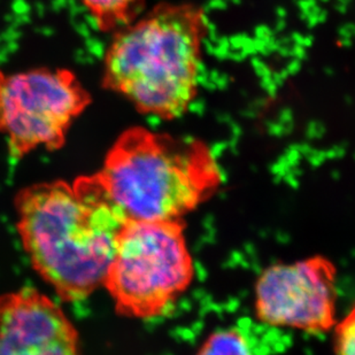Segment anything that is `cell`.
Wrapping results in <instances>:
<instances>
[{
	"instance_id": "obj_1",
	"label": "cell",
	"mask_w": 355,
	"mask_h": 355,
	"mask_svg": "<svg viewBox=\"0 0 355 355\" xmlns=\"http://www.w3.org/2000/svg\"><path fill=\"white\" fill-rule=\"evenodd\" d=\"M15 206L24 251L59 298L80 302L104 286L128 220L96 175L31 185Z\"/></svg>"
},
{
	"instance_id": "obj_2",
	"label": "cell",
	"mask_w": 355,
	"mask_h": 355,
	"mask_svg": "<svg viewBox=\"0 0 355 355\" xmlns=\"http://www.w3.org/2000/svg\"><path fill=\"white\" fill-rule=\"evenodd\" d=\"M103 64V87L139 113L182 118L199 91L207 20L201 7L162 3L114 33Z\"/></svg>"
},
{
	"instance_id": "obj_3",
	"label": "cell",
	"mask_w": 355,
	"mask_h": 355,
	"mask_svg": "<svg viewBox=\"0 0 355 355\" xmlns=\"http://www.w3.org/2000/svg\"><path fill=\"white\" fill-rule=\"evenodd\" d=\"M94 175L128 221H182L222 176L204 141L144 127L124 130Z\"/></svg>"
},
{
	"instance_id": "obj_4",
	"label": "cell",
	"mask_w": 355,
	"mask_h": 355,
	"mask_svg": "<svg viewBox=\"0 0 355 355\" xmlns=\"http://www.w3.org/2000/svg\"><path fill=\"white\" fill-rule=\"evenodd\" d=\"M195 263L182 221H128L104 286L120 315L158 318L188 290Z\"/></svg>"
},
{
	"instance_id": "obj_5",
	"label": "cell",
	"mask_w": 355,
	"mask_h": 355,
	"mask_svg": "<svg viewBox=\"0 0 355 355\" xmlns=\"http://www.w3.org/2000/svg\"><path fill=\"white\" fill-rule=\"evenodd\" d=\"M91 101L90 92L69 69L0 71V136L15 159L40 148L55 151Z\"/></svg>"
},
{
	"instance_id": "obj_6",
	"label": "cell",
	"mask_w": 355,
	"mask_h": 355,
	"mask_svg": "<svg viewBox=\"0 0 355 355\" xmlns=\"http://www.w3.org/2000/svg\"><path fill=\"white\" fill-rule=\"evenodd\" d=\"M257 321L321 335L337 323V269L315 255L266 268L255 283Z\"/></svg>"
},
{
	"instance_id": "obj_7",
	"label": "cell",
	"mask_w": 355,
	"mask_h": 355,
	"mask_svg": "<svg viewBox=\"0 0 355 355\" xmlns=\"http://www.w3.org/2000/svg\"><path fill=\"white\" fill-rule=\"evenodd\" d=\"M0 355H80V336L60 306L24 288L0 295Z\"/></svg>"
},
{
	"instance_id": "obj_8",
	"label": "cell",
	"mask_w": 355,
	"mask_h": 355,
	"mask_svg": "<svg viewBox=\"0 0 355 355\" xmlns=\"http://www.w3.org/2000/svg\"><path fill=\"white\" fill-rule=\"evenodd\" d=\"M281 338L279 329L246 318L211 332L197 355H275Z\"/></svg>"
},
{
	"instance_id": "obj_9",
	"label": "cell",
	"mask_w": 355,
	"mask_h": 355,
	"mask_svg": "<svg viewBox=\"0 0 355 355\" xmlns=\"http://www.w3.org/2000/svg\"><path fill=\"white\" fill-rule=\"evenodd\" d=\"M101 33L114 34L141 15L145 0H80Z\"/></svg>"
},
{
	"instance_id": "obj_10",
	"label": "cell",
	"mask_w": 355,
	"mask_h": 355,
	"mask_svg": "<svg viewBox=\"0 0 355 355\" xmlns=\"http://www.w3.org/2000/svg\"><path fill=\"white\" fill-rule=\"evenodd\" d=\"M334 329L336 355H355V305Z\"/></svg>"
}]
</instances>
